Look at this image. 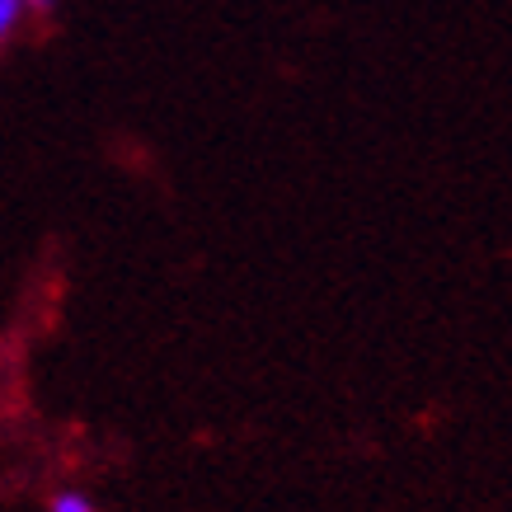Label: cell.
<instances>
[{
  "label": "cell",
  "instance_id": "obj_1",
  "mask_svg": "<svg viewBox=\"0 0 512 512\" xmlns=\"http://www.w3.org/2000/svg\"><path fill=\"white\" fill-rule=\"evenodd\" d=\"M47 512H94V503L90 498H80V494H52Z\"/></svg>",
  "mask_w": 512,
  "mask_h": 512
},
{
  "label": "cell",
  "instance_id": "obj_2",
  "mask_svg": "<svg viewBox=\"0 0 512 512\" xmlns=\"http://www.w3.org/2000/svg\"><path fill=\"white\" fill-rule=\"evenodd\" d=\"M24 5H29V0H0V29L10 33L19 24V15H24Z\"/></svg>",
  "mask_w": 512,
  "mask_h": 512
},
{
  "label": "cell",
  "instance_id": "obj_3",
  "mask_svg": "<svg viewBox=\"0 0 512 512\" xmlns=\"http://www.w3.org/2000/svg\"><path fill=\"white\" fill-rule=\"evenodd\" d=\"M29 5H33V10H47V5H52V0H29Z\"/></svg>",
  "mask_w": 512,
  "mask_h": 512
}]
</instances>
